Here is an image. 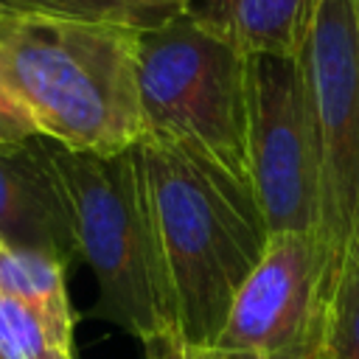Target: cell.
<instances>
[{
    "mask_svg": "<svg viewBox=\"0 0 359 359\" xmlns=\"http://www.w3.org/2000/svg\"><path fill=\"white\" fill-rule=\"evenodd\" d=\"M247 154L250 185L269 236L317 233L320 171L297 56H250Z\"/></svg>",
    "mask_w": 359,
    "mask_h": 359,
    "instance_id": "8992f818",
    "label": "cell"
},
{
    "mask_svg": "<svg viewBox=\"0 0 359 359\" xmlns=\"http://www.w3.org/2000/svg\"><path fill=\"white\" fill-rule=\"evenodd\" d=\"M188 11L244 56H294L309 0H191Z\"/></svg>",
    "mask_w": 359,
    "mask_h": 359,
    "instance_id": "9c48e42d",
    "label": "cell"
},
{
    "mask_svg": "<svg viewBox=\"0 0 359 359\" xmlns=\"http://www.w3.org/2000/svg\"><path fill=\"white\" fill-rule=\"evenodd\" d=\"M163 359H227L216 351H180V353H163Z\"/></svg>",
    "mask_w": 359,
    "mask_h": 359,
    "instance_id": "5bb4252c",
    "label": "cell"
},
{
    "mask_svg": "<svg viewBox=\"0 0 359 359\" xmlns=\"http://www.w3.org/2000/svg\"><path fill=\"white\" fill-rule=\"evenodd\" d=\"M140 165L174 292L182 351H210L269 247L252 185L177 146L140 140Z\"/></svg>",
    "mask_w": 359,
    "mask_h": 359,
    "instance_id": "7a4b0ae2",
    "label": "cell"
},
{
    "mask_svg": "<svg viewBox=\"0 0 359 359\" xmlns=\"http://www.w3.org/2000/svg\"><path fill=\"white\" fill-rule=\"evenodd\" d=\"M79 258L95 275L101 317L140 339L146 353H180L174 292L137 146L121 154L67 151L48 140Z\"/></svg>",
    "mask_w": 359,
    "mask_h": 359,
    "instance_id": "3957f363",
    "label": "cell"
},
{
    "mask_svg": "<svg viewBox=\"0 0 359 359\" xmlns=\"http://www.w3.org/2000/svg\"><path fill=\"white\" fill-rule=\"evenodd\" d=\"M109 3L121 11V17H123L126 22H132V25H137V28L157 25L160 20L171 17V14H165L163 8H157L151 0H109Z\"/></svg>",
    "mask_w": 359,
    "mask_h": 359,
    "instance_id": "4fadbf2b",
    "label": "cell"
},
{
    "mask_svg": "<svg viewBox=\"0 0 359 359\" xmlns=\"http://www.w3.org/2000/svg\"><path fill=\"white\" fill-rule=\"evenodd\" d=\"M65 264L28 250H0V294L17 297L39 311L50 331L73 339V309L65 283Z\"/></svg>",
    "mask_w": 359,
    "mask_h": 359,
    "instance_id": "30bf717a",
    "label": "cell"
},
{
    "mask_svg": "<svg viewBox=\"0 0 359 359\" xmlns=\"http://www.w3.org/2000/svg\"><path fill=\"white\" fill-rule=\"evenodd\" d=\"M0 244L42 252L65 266L79 258L70 210L45 137L0 146Z\"/></svg>",
    "mask_w": 359,
    "mask_h": 359,
    "instance_id": "ba28073f",
    "label": "cell"
},
{
    "mask_svg": "<svg viewBox=\"0 0 359 359\" xmlns=\"http://www.w3.org/2000/svg\"><path fill=\"white\" fill-rule=\"evenodd\" d=\"M157 8H163L165 14H177V11H182V8H188V3L191 0H151Z\"/></svg>",
    "mask_w": 359,
    "mask_h": 359,
    "instance_id": "9a60e30c",
    "label": "cell"
},
{
    "mask_svg": "<svg viewBox=\"0 0 359 359\" xmlns=\"http://www.w3.org/2000/svg\"><path fill=\"white\" fill-rule=\"evenodd\" d=\"M297 62L306 81L320 199L317 244L328 280L359 261V8L356 0H309Z\"/></svg>",
    "mask_w": 359,
    "mask_h": 359,
    "instance_id": "5b68a950",
    "label": "cell"
},
{
    "mask_svg": "<svg viewBox=\"0 0 359 359\" xmlns=\"http://www.w3.org/2000/svg\"><path fill=\"white\" fill-rule=\"evenodd\" d=\"M247 62L188 8L140 28L137 93L143 140L199 154L250 185Z\"/></svg>",
    "mask_w": 359,
    "mask_h": 359,
    "instance_id": "277c9868",
    "label": "cell"
},
{
    "mask_svg": "<svg viewBox=\"0 0 359 359\" xmlns=\"http://www.w3.org/2000/svg\"><path fill=\"white\" fill-rule=\"evenodd\" d=\"M331 300L317 236H269L210 351L227 359H323Z\"/></svg>",
    "mask_w": 359,
    "mask_h": 359,
    "instance_id": "52a82bcc",
    "label": "cell"
},
{
    "mask_svg": "<svg viewBox=\"0 0 359 359\" xmlns=\"http://www.w3.org/2000/svg\"><path fill=\"white\" fill-rule=\"evenodd\" d=\"M146 359H163V353H146Z\"/></svg>",
    "mask_w": 359,
    "mask_h": 359,
    "instance_id": "e0dca14e",
    "label": "cell"
},
{
    "mask_svg": "<svg viewBox=\"0 0 359 359\" xmlns=\"http://www.w3.org/2000/svg\"><path fill=\"white\" fill-rule=\"evenodd\" d=\"M356 8H359V0H356Z\"/></svg>",
    "mask_w": 359,
    "mask_h": 359,
    "instance_id": "ac0fdd59",
    "label": "cell"
},
{
    "mask_svg": "<svg viewBox=\"0 0 359 359\" xmlns=\"http://www.w3.org/2000/svg\"><path fill=\"white\" fill-rule=\"evenodd\" d=\"M140 28L50 11L0 17V93L39 137L121 154L146 137L137 93Z\"/></svg>",
    "mask_w": 359,
    "mask_h": 359,
    "instance_id": "6da1fadb",
    "label": "cell"
},
{
    "mask_svg": "<svg viewBox=\"0 0 359 359\" xmlns=\"http://www.w3.org/2000/svg\"><path fill=\"white\" fill-rule=\"evenodd\" d=\"M31 137H39L31 121L0 93V146H17Z\"/></svg>",
    "mask_w": 359,
    "mask_h": 359,
    "instance_id": "7c38bea8",
    "label": "cell"
},
{
    "mask_svg": "<svg viewBox=\"0 0 359 359\" xmlns=\"http://www.w3.org/2000/svg\"><path fill=\"white\" fill-rule=\"evenodd\" d=\"M323 359H359V261L348 264L339 275Z\"/></svg>",
    "mask_w": 359,
    "mask_h": 359,
    "instance_id": "8fae6325",
    "label": "cell"
},
{
    "mask_svg": "<svg viewBox=\"0 0 359 359\" xmlns=\"http://www.w3.org/2000/svg\"><path fill=\"white\" fill-rule=\"evenodd\" d=\"M0 250H3V244H0Z\"/></svg>",
    "mask_w": 359,
    "mask_h": 359,
    "instance_id": "d6986e66",
    "label": "cell"
},
{
    "mask_svg": "<svg viewBox=\"0 0 359 359\" xmlns=\"http://www.w3.org/2000/svg\"><path fill=\"white\" fill-rule=\"evenodd\" d=\"M8 11H20V8H17L11 0H0V17H3V14H8Z\"/></svg>",
    "mask_w": 359,
    "mask_h": 359,
    "instance_id": "2e32d148",
    "label": "cell"
}]
</instances>
